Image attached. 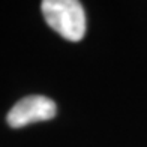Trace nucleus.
I'll return each mask as SVG.
<instances>
[{"label":"nucleus","instance_id":"2","mask_svg":"<svg viewBox=\"0 0 147 147\" xmlns=\"http://www.w3.org/2000/svg\"><path fill=\"white\" fill-rule=\"evenodd\" d=\"M56 111H57L56 104L50 98L33 95L20 99L9 110L6 120L12 128H23V126L30 123L53 119L56 116Z\"/></svg>","mask_w":147,"mask_h":147},{"label":"nucleus","instance_id":"1","mask_svg":"<svg viewBox=\"0 0 147 147\" xmlns=\"http://www.w3.org/2000/svg\"><path fill=\"white\" fill-rule=\"evenodd\" d=\"M47 24L71 42L81 41L86 35V14L77 0H45L41 5Z\"/></svg>","mask_w":147,"mask_h":147}]
</instances>
